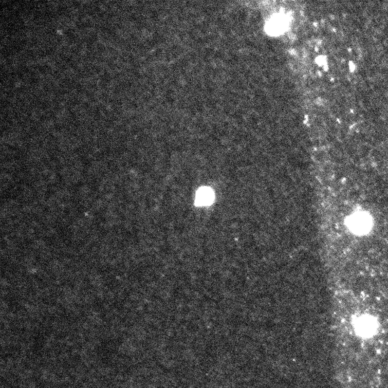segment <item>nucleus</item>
I'll list each match as a JSON object with an SVG mask.
<instances>
[{
  "mask_svg": "<svg viewBox=\"0 0 388 388\" xmlns=\"http://www.w3.org/2000/svg\"><path fill=\"white\" fill-rule=\"evenodd\" d=\"M214 200L213 190L208 187H203L196 192L195 204L197 206H209L213 203Z\"/></svg>",
  "mask_w": 388,
  "mask_h": 388,
  "instance_id": "nucleus-1",
  "label": "nucleus"
},
{
  "mask_svg": "<svg viewBox=\"0 0 388 388\" xmlns=\"http://www.w3.org/2000/svg\"><path fill=\"white\" fill-rule=\"evenodd\" d=\"M351 228L355 233H365L370 228V221L366 216L356 215L350 222Z\"/></svg>",
  "mask_w": 388,
  "mask_h": 388,
  "instance_id": "nucleus-2",
  "label": "nucleus"
},
{
  "mask_svg": "<svg viewBox=\"0 0 388 388\" xmlns=\"http://www.w3.org/2000/svg\"><path fill=\"white\" fill-rule=\"evenodd\" d=\"M360 329L362 328V331L364 332H369L371 331V328L374 327V324L372 323L370 319H364L360 321L359 323Z\"/></svg>",
  "mask_w": 388,
  "mask_h": 388,
  "instance_id": "nucleus-3",
  "label": "nucleus"
},
{
  "mask_svg": "<svg viewBox=\"0 0 388 388\" xmlns=\"http://www.w3.org/2000/svg\"><path fill=\"white\" fill-rule=\"evenodd\" d=\"M65 34L69 39H73L74 38V33L73 29L69 28L65 30Z\"/></svg>",
  "mask_w": 388,
  "mask_h": 388,
  "instance_id": "nucleus-4",
  "label": "nucleus"
},
{
  "mask_svg": "<svg viewBox=\"0 0 388 388\" xmlns=\"http://www.w3.org/2000/svg\"><path fill=\"white\" fill-rule=\"evenodd\" d=\"M38 70L40 73L45 74L50 71V68L47 65H44L42 66H40L38 68Z\"/></svg>",
  "mask_w": 388,
  "mask_h": 388,
  "instance_id": "nucleus-5",
  "label": "nucleus"
},
{
  "mask_svg": "<svg viewBox=\"0 0 388 388\" xmlns=\"http://www.w3.org/2000/svg\"><path fill=\"white\" fill-rule=\"evenodd\" d=\"M76 26L79 29H83L87 28L89 25L88 22L78 21L76 23Z\"/></svg>",
  "mask_w": 388,
  "mask_h": 388,
  "instance_id": "nucleus-6",
  "label": "nucleus"
},
{
  "mask_svg": "<svg viewBox=\"0 0 388 388\" xmlns=\"http://www.w3.org/2000/svg\"><path fill=\"white\" fill-rule=\"evenodd\" d=\"M97 40V35L95 34H93L90 35L89 38H88V42L89 44H92L93 43L96 42Z\"/></svg>",
  "mask_w": 388,
  "mask_h": 388,
  "instance_id": "nucleus-7",
  "label": "nucleus"
},
{
  "mask_svg": "<svg viewBox=\"0 0 388 388\" xmlns=\"http://www.w3.org/2000/svg\"><path fill=\"white\" fill-rule=\"evenodd\" d=\"M38 82L39 80L37 77L30 78L29 80V84L32 85V86H35V85H37L38 83Z\"/></svg>",
  "mask_w": 388,
  "mask_h": 388,
  "instance_id": "nucleus-8",
  "label": "nucleus"
}]
</instances>
